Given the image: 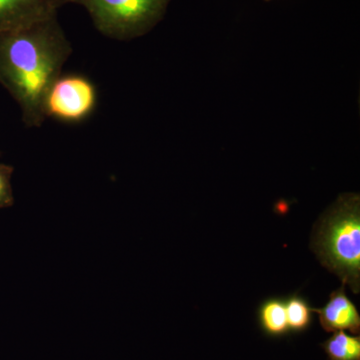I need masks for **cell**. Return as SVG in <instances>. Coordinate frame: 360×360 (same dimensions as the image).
<instances>
[{"label":"cell","instance_id":"6da1fadb","mask_svg":"<svg viewBox=\"0 0 360 360\" xmlns=\"http://www.w3.org/2000/svg\"><path fill=\"white\" fill-rule=\"evenodd\" d=\"M71 53L58 15L0 32V84L20 105L26 127L46 120L47 94Z\"/></svg>","mask_w":360,"mask_h":360},{"label":"cell","instance_id":"7a4b0ae2","mask_svg":"<svg viewBox=\"0 0 360 360\" xmlns=\"http://www.w3.org/2000/svg\"><path fill=\"white\" fill-rule=\"evenodd\" d=\"M322 266L355 295L360 291V195L340 194L317 220L310 238Z\"/></svg>","mask_w":360,"mask_h":360},{"label":"cell","instance_id":"3957f363","mask_svg":"<svg viewBox=\"0 0 360 360\" xmlns=\"http://www.w3.org/2000/svg\"><path fill=\"white\" fill-rule=\"evenodd\" d=\"M172 0H70L86 9L99 32L116 40L148 34L165 18Z\"/></svg>","mask_w":360,"mask_h":360},{"label":"cell","instance_id":"277c9868","mask_svg":"<svg viewBox=\"0 0 360 360\" xmlns=\"http://www.w3.org/2000/svg\"><path fill=\"white\" fill-rule=\"evenodd\" d=\"M96 89L82 75L60 77L52 85L46 101L47 117L63 122H80L86 120L96 105Z\"/></svg>","mask_w":360,"mask_h":360},{"label":"cell","instance_id":"5b68a950","mask_svg":"<svg viewBox=\"0 0 360 360\" xmlns=\"http://www.w3.org/2000/svg\"><path fill=\"white\" fill-rule=\"evenodd\" d=\"M70 0H0V32L18 30L58 15Z\"/></svg>","mask_w":360,"mask_h":360},{"label":"cell","instance_id":"8992f818","mask_svg":"<svg viewBox=\"0 0 360 360\" xmlns=\"http://www.w3.org/2000/svg\"><path fill=\"white\" fill-rule=\"evenodd\" d=\"M314 310L319 314L321 328L328 333L348 330L352 335L359 333V312L348 297L345 284L330 293L328 302L322 309Z\"/></svg>","mask_w":360,"mask_h":360},{"label":"cell","instance_id":"52a82bcc","mask_svg":"<svg viewBox=\"0 0 360 360\" xmlns=\"http://www.w3.org/2000/svg\"><path fill=\"white\" fill-rule=\"evenodd\" d=\"M257 317L260 328L266 335L281 336L290 331L283 297L274 296L264 300L258 307Z\"/></svg>","mask_w":360,"mask_h":360},{"label":"cell","instance_id":"ba28073f","mask_svg":"<svg viewBox=\"0 0 360 360\" xmlns=\"http://www.w3.org/2000/svg\"><path fill=\"white\" fill-rule=\"evenodd\" d=\"M329 360H360V338L336 331L323 343Z\"/></svg>","mask_w":360,"mask_h":360},{"label":"cell","instance_id":"9c48e42d","mask_svg":"<svg viewBox=\"0 0 360 360\" xmlns=\"http://www.w3.org/2000/svg\"><path fill=\"white\" fill-rule=\"evenodd\" d=\"M284 300L288 329L295 333L307 330L311 324L314 314V310L310 307L309 302L297 293L284 298Z\"/></svg>","mask_w":360,"mask_h":360},{"label":"cell","instance_id":"30bf717a","mask_svg":"<svg viewBox=\"0 0 360 360\" xmlns=\"http://www.w3.org/2000/svg\"><path fill=\"white\" fill-rule=\"evenodd\" d=\"M13 167L0 163V208L11 207L13 205L14 198L11 177Z\"/></svg>","mask_w":360,"mask_h":360},{"label":"cell","instance_id":"8fae6325","mask_svg":"<svg viewBox=\"0 0 360 360\" xmlns=\"http://www.w3.org/2000/svg\"><path fill=\"white\" fill-rule=\"evenodd\" d=\"M264 1H265V2H270V1H272V0H264Z\"/></svg>","mask_w":360,"mask_h":360}]
</instances>
